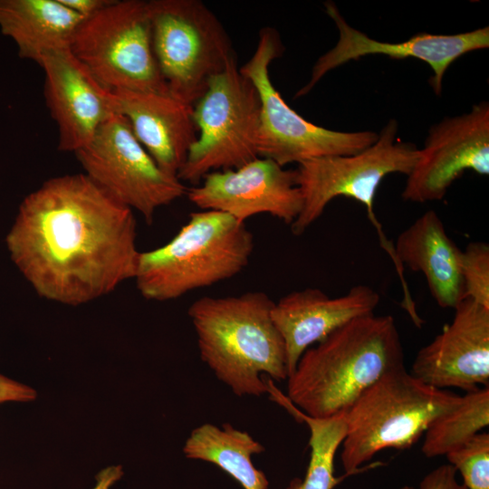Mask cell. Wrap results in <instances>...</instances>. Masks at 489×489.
Instances as JSON below:
<instances>
[{
	"mask_svg": "<svg viewBox=\"0 0 489 489\" xmlns=\"http://www.w3.org/2000/svg\"><path fill=\"white\" fill-rule=\"evenodd\" d=\"M5 245L40 297L72 306L134 279L140 253L133 210L84 173L52 177L28 194Z\"/></svg>",
	"mask_w": 489,
	"mask_h": 489,
	"instance_id": "cell-1",
	"label": "cell"
},
{
	"mask_svg": "<svg viewBox=\"0 0 489 489\" xmlns=\"http://www.w3.org/2000/svg\"><path fill=\"white\" fill-rule=\"evenodd\" d=\"M403 367L394 318L373 312L349 321L303 352L287 378V399L311 417H331L346 413L367 388Z\"/></svg>",
	"mask_w": 489,
	"mask_h": 489,
	"instance_id": "cell-2",
	"label": "cell"
},
{
	"mask_svg": "<svg viewBox=\"0 0 489 489\" xmlns=\"http://www.w3.org/2000/svg\"><path fill=\"white\" fill-rule=\"evenodd\" d=\"M263 292L225 297H201L188 308L201 360L235 395L268 393L264 376L288 378L283 339Z\"/></svg>",
	"mask_w": 489,
	"mask_h": 489,
	"instance_id": "cell-3",
	"label": "cell"
},
{
	"mask_svg": "<svg viewBox=\"0 0 489 489\" xmlns=\"http://www.w3.org/2000/svg\"><path fill=\"white\" fill-rule=\"evenodd\" d=\"M254 246L245 223L219 211L194 212L170 241L139 253L133 280L147 300H174L238 274Z\"/></svg>",
	"mask_w": 489,
	"mask_h": 489,
	"instance_id": "cell-4",
	"label": "cell"
},
{
	"mask_svg": "<svg viewBox=\"0 0 489 489\" xmlns=\"http://www.w3.org/2000/svg\"><path fill=\"white\" fill-rule=\"evenodd\" d=\"M461 398L424 383L405 367L383 375L346 412L340 453L345 472L354 474L384 449L411 447L430 423Z\"/></svg>",
	"mask_w": 489,
	"mask_h": 489,
	"instance_id": "cell-5",
	"label": "cell"
},
{
	"mask_svg": "<svg viewBox=\"0 0 489 489\" xmlns=\"http://www.w3.org/2000/svg\"><path fill=\"white\" fill-rule=\"evenodd\" d=\"M398 122L389 120L377 140L352 154L329 156L304 161L296 168V184L302 197V207L291 225L300 235L323 213L337 197H347L364 205L375 227L381 247L390 257L401 285L406 284L404 267L398 262L392 244L374 212V199L380 182L392 173L408 175L417 158L418 149L411 142L397 139Z\"/></svg>",
	"mask_w": 489,
	"mask_h": 489,
	"instance_id": "cell-6",
	"label": "cell"
},
{
	"mask_svg": "<svg viewBox=\"0 0 489 489\" xmlns=\"http://www.w3.org/2000/svg\"><path fill=\"white\" fill-rule=\"evenodd\" d=\"M260 116L259 93L233 56L193 105L197 139L177 177L193 187L210 172L237 168L258 158Z\"/></svg>",
	"mask_w": 489,
	"mask_h": 489,
	"instance_id": "cell-7",
	"label": "cell"
},
{
	"mask_svg": "<svg viewBox=\"0 0 489 489\" xmlns=\"http://www.w3.org/2000/svg\"><path fill=\"white\" fill-rule=\"evenodd\" d=\"M155 58L168 93L194 105L235 56L217 16L200 0L148 1Z\"/></svg>",
	"mask_w": 489,
	"mask_h": 489,
	"instance_id": "cell-8",
	"label": "cell"
},
{
	"mask_svg": "<svg viewBox=\"0 0 489 489\" xmlns=\"http://www.w3.org/2000/svg\"><path fill=\"white\" fill-rule=\"evenodd\" d=\"M70 50L110 91L168 93L153 51L148 1L113 0L82 20Z\"/></svg>",
	"mask_w": 489,
	"mask_h": 489,
	"instance_id": "cell-9",
	"label": "cell"
},
{
	"mask_svg": "<svg viewBox=\"0 0 489 489\" xmlns=\"http://www.w3.org/2000/svg\"><path fill=\"white\" fill-rule=\"evenodd\" d=\"M279 33L272 27L259 32L256 48L240 72L255 86L261 101L259 157L280 166L313 158L352 155L373 144L379 133L337 131L315 125L293 110L272 83L269 66L283 53Z\"/></svg>",
	"mask_w": 489,
	"mask_h": 489,
	"instance_id": "cell-10",
	"label": "cell"
},
{
	"mask_svg": "<svg viewBox=\"0 0 489 489\" xmlns=\"http://www.w3.org/2000/svg\"><path fill=\"white\" fill-rule=\"evenodd\" d=\"M74 154L85 175L149 224L159 207L186 195L184 183L158 167L118 112Z\"/></svg>",
	"mask_w": 489,
	"mask_h": 489,
	"instance_id": "cell-11",
	"label": "cell"
},
{
	"mask_svg": "<svg viewBox=\"0 0 489 489\" xmlns=\"http://www.w3.org/2000/svg\"><path fill=\"white\" fill-rule=\"evenodd\" d=\"M489 174V104H475L470 111L445 118L432 126L408 175L405 201H438L465 170Z\"/></svg>",
	"mask_w": 489,
	"mask_h": 489,
	"instance_id": "cell-12",
	"label": "cell"
},
{
	"mask_svg": "<svg viewBox=\"0 0 489 489\" xmlns=\"http://www.w3.org/2000/svg\"><path fill=\"white\" fill-rule=\"evenodd\" d=\"M186 195L201 210L223 212L244 223L269 214L292 225L302 207L296 169L261 157L237 168L208 173Z\"/></svg>",
	"mask_w": 489,
	"mask_h": 489,
	"instance_id": "cell-13",
	"label": "cell"
},
{
	"mask_svg": "<svg viewBox=\"0 0 489 489\" xmlns=\"http://www.w3.org/2000/svg\"><path fill=\"white\" fill-rule=\"evenodd\" d=\"M324 7L326 14L336 24L339 39L334 47L318 58L309 82L297 91L295 98L309 93L331 70L348 62L373 54L394 59L412 57L425 62L433 71L430 85L434 92L440 95L444 75L455 60L469 52L489 47L488 26L456 34L422 32L404 42H381L350 25L333 2H326Z\"/></svg>",
	"mask_w": 489,
	"mask_h": 489,
	"instance_id": "cell-14",
	"label": "cell"
},
{
	"mask_svg": "<svg viewBox=\"0 0 489 489\" xmlns=\"http://www.w3.org/2000/svg\"><path fill=\"white\" fill-rule=\"evenodd\" d=\"M452 321L417 353L410 374L440 389L465 392L489 386V309L469 298Z\"/></svg>",
	"mask_w": 489,
	"mask_h": 489,
	"instance_id": "cell-15",
	"label": "cell"
},
{
	"mask_svg": "<svg viewBox=\"0 0 489 489\" xmlns=\"http://www.w3.org/2000/svg\"><path fill=\"white\" fill-rule=\"evenodd\" d=\"M39 66L44 72L46 106L58 128V149L75 153L116 112L113 92L70 48L44 55Z\"/></svg>",
	"mask_w": 489,
	"mask_h": 489,
	"instance_id": "cell-16",
	"label": "cell"
},
{
	"mask_svg": "<svg viewBox=\"0 0 489 489\" xmlns=\"http://www.w3.org/2000/svg\"><path fill=\"white\" fill-rule=\"evenodd\" d=\"M379 294L368 285H356L331 298L318 288L292 292L274 302L273 321L282 335L288 377L303 352L349 321L374 312Z\"/></svg>",
	"mask_w": 489,
	"mask_h": 489,
	"instance_id": "cell-17",
	"label": "cell"
},
{
	"mask_svg": "<svg viewBox=\"0 0 489 489\" xmlns=\"http://www.w3.org/2000/svg\"><path fill=\"white\" fill-rule=\"evenodd\" d=\"M112 92L116 112L128 120L134 135L158 167L177 176L197 139L193 106L169 93Z\"/></svg>",
	"mask_w": 489,
	"mask_h": 489,
	"instance_id": "cell-18",
	"label": "cell"
},
{
	"mask_svg": "<svg viewBox=\"0 0 489 489\" xmlns=\"http://www.w3.org/2000/svg\"><path fill=\"white\" fill-rule=\"evenodd\" d=\"M400 264L421 272L436 302L454 309L465 296L462 250L448 236L444 223L428 210L403 230L394 244Z\"/></svg>",
	"mask_w": 489,
	"mask_h": 489,
	"instance_id": "cell-19",
	"label": "cell"
},
{
	"mask_svg": "<svg viewBox=\"0 0 489 489\" xmlns=\"http://www.w3.org/2000/svg\"><path fill=\"white\" fill-rule=\"evenodd\" d=\"M84 20L59 0H0V28L19 55L40 64L52 52L70 48Z\"/></svg>",
	"mask_w": 489,
	"mask_h": 489,
	"instance_id": "cell-20",
	"label": "cell"
},
{
	"mask_svg": "<svg viewBox=\"0 0 489 489\" xmlns=\"http://www.w3.org/2000/svg\"><path fill=\"white\" fill-rule=\"evenodd\" d=\"M264 450L251 435L228 423L222 427L210 423L198 426L183 446L186 457L217 465L244 489H268L266 475L252 461L254 455Z\"/></svg>",
	"mask_w": 489,
	"mask_h": 489,
	"instance_id": "cell-21",
	"label": "cell"
},
{
	"mask_svg": "<svg viewBox=\"0 0 489 489\" xmlns=\"http://www.w3.org/2000/svg\"><path fill=\"white\" fill-rule=\"evenodd\" d=\"M489 425V386L465 392L460 401L437 416L424 433L421 451L431 458L446 455Z\"/></svg>",
	"mask_w": 489,
	"mask_h": 489,
	"instance_id": "cell-22",
	"label": "cell"
},
{
	"mask_svg": "<svg viewBox=\"0 0 489 489\" xmlns=\"http://www.w3.org/2000/svg\"><path fill=\"white\" fill-rule=\"evenodd\" d=\"M310 430V461L303 479H293L287 489H333L341 478L334 475V458L346 435V413L326 418L311 417L276 391L273 396Z\"/></svg>",
	"mask_w": 489,
	"mask_h": 489,
	"instance_id": "cell-23",
	"label": "cell"
},
{
	"mask_svg": "<svg viewBox=\"0 0 489 489\" xmlns=\"http://www.w3.org/2000/svg\"><path fill=\"white\" fill-rule=\"evenodd\" d=\"M466 489H489V434L480 432L445 455Z\"/></svg>",
	"mask_w": 489,
	"mask_h": 489,
	"instance_id": "cell-24",
	"label": "cell"
},
{
	"mask_svg": "<svg viewBox=\"0 0 489 489\" xmlns=\"http://www.w3.org/2000/svg\"><path fill=\"white\" fill-rule=\"evenodd\" d=\"M465 296L489 309V244L469 243L461 254Z\"/></svg>",
	"mask_w": 489,
	"mask_h": 489,
	"instance_id": "cell-25",
	"label": "cell"
},
{
	"mask_svg": "<svg viewBox=\"0 0 489 489\" xmlns=\"http://www.w3.org/2000/svg\"><path fill=\"white\" fill-rule=\"evenodd\" d=\"M419 489H466L456 479V470L445 464L431 470L419 484Z\"/></svg>",
	"mask_w": 489,
	"mask_h": 489,
	"instance_id": "cell-26",
	"label": "cell"
},
{
	"mask_svg": "<svg viewBox=\"0 0 489 489\" xmlns=\"http://www.w3.org/2000/svg\"><path fill=\"white\" fill-rule=\"evenodd\" d=\"M36 391L24 383L0 374V404L30 402L36 398Z\"/></svg>",
	"mask_w": 489,
	"mask_h": 489,
	"instance_id": "cell-27",
	"label": "cell"
},
{
	"mask_svg": "<svg viewBox=\"0 0 489 489\" xmlns=\"http://www.w3.org/2000/svg\"><path fill=\"white\" fill-rule=\"evenodd\" d=\"M66 7L70 8L83 19L89 18L107 5L113 0H59Z\"/></svg>",
	"mask_w": 489,
	"mask_h": 489,
	"instance_id": "cell-28",
	"label": "cell"
}]
</instances>
